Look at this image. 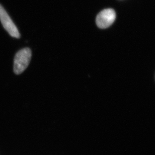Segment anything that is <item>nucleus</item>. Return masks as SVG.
Listing matches in <instances>:
<instances>
[{
    "label": "nucleus",
    "instance_id": "nucleus-3",
    "mask_svg": "<svg viewBox=\"0 0 155 155\" xmlns=\"http://www.w3.org/2000/svg\"><path fill=\"white\" fill-rule=\"evenodd\" d=\"M0 20L3 27L9 33L11 36L15 38L20 37L19 32L18 29L11 19L6 10L0 4Z\"/></svg>",
    "mask_w": 155,
    "mask_h": 155
},
{
    "label": "nucleus",
    "instance_id": "nucleus-1",
    "mask_svg": "<svg viewBox=\"0 0 155 155\" xmlns=\"http://www.w3.org/2000/svg\"><path fill=\"white\" fill-rule=\"evenodd\" d=\"M31 55V51L28 48L21 49L16 54L14 62V71L16 74H20L27 68Z\"/></svg>",
    "mask_w": 155,
    "mask_h": 155
},
{
    "label": "nucleus",
    "instance_id": "nucleus-2",
    "mask_svg": "<svg viewBox=\"0 0 155 155\" xmlns=\"http://www.w3.org/2000/svg\"><path fill=\"white\" fill-rule=\"evenodd\" d=\"M116 13L112 9H106L102 11L97 15L96 23L97 26L101 29L107 28L115 21Z\"/></svg>",
    "mask_w": 155,
    "mask_h": 155
}]
</instances>
